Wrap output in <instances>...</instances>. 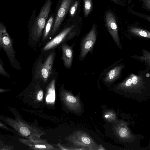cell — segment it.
<instances>
[{"label":"cell","instance_id":"1","mask_svg":"<svg viewBox=\"0 0 150 150\" xmlns=\"http://www.w3.org/2000/svg\"><path fill=\"white\" fill-rule=\"evenodd\" d=\"M116 93L140 102L150 99V70L147 68L137 74L131 73L121 82L113 85Z\"/></svg>","mask_w":150,"mask_h":150},{"label":"cell","instance_id":"2","mask_svg":"<svg viewBox=\"0 0 150 150\" xmlns=\"http://www.w3.org/2000/svg\"><path fill=\"white\" fill-rule=\"evenodd\" d=\"M10 110L14 115L15 119L1 115L0 119L13 128L19 135L26 139L36 140L40 139V136L45 134V132L23 120L15 110L12 108Z\"/></svg>","mask_w":150,"mask_h":150},{"label":"cell","instance_id":"3","mask_svg":"<svg viewBox=\"0 0 150 150\" xmlns=\"http://www.w3.org/2000/svg\"><path fill=\"white\" fill-rule=\"evenodd\" d=\"M59 95L61 101L67 110L78 115L83 113V105L80 98V94L75 96L71 91L62 88Z\"/></svg>","mask_w":150,"mask_h":150},{"label":"cell","instance_id":"4","mask_svg":"<svg viewBox=\"0 0 150 150\" xmlns=\"http://www.w3.org/2000/svg\"><path fill=\"white\" fill-rule=\"evenodd\" d=\"M124 59L123 58L119 60L105 69L99 77L100 78H101L104 85L109 89L121 76L122 71L125 65L120 63Z\"/></svg>","mask_w":150,"mask_h":150},{"label":"cell","instance_id":"5","mask_svg":"<svg viewBox=\"0 0 150 150\" xmlns=\"http://www.w3.org/2000/svg\"><path fill=\"white\" fill-rule=\"evenodd\" d=\"M65 139L75 146L83 147L87 150H97L99 146L88 134L82 130L74 132Z\"/></svg>","mask_w":150,"mask_h":150},{"label":"cell","instance_id":"6","mask_svg":"<svg viewBox=\"0 0 150 150\" xmlns=\"http://www.w3.org/2000/svg\"><path fill=\"white\" fill-rule=\"evenodd\" d=\"M113 130L114 133L120 141L125 143L130 144L131 148H135L134 143H136L137 135L133 134L128 126V123L122 120H118L116 123L113 124Z\"/></svg>","mask_w":150,"mask_h":150},{"label":"cell","instance_id":"7","mask_svg":"<svg viewBox=\"0 0 150 150\" xmlns=\"http://www.w3.org/2000/svg\"><path fill=\"white\" fill-rule=\"evenodd\" d=\"M51 0H46L41 9L33 25L31 35L33 39L37 40L42 35L52 6Z\"/></svg>","mask_w":150,"mask_h":150},{"label":"cell","instance_id":"8","mask_svg":"<svg viewBox=\"0 0 150 150\" xmlns=\"http://www.w3.org/2000/svg\"><path fill=\"white\" fill-rule=\"evenodd\" d=\"M97 36L96 27L95 25H93L90 31L83 36L81 40L79 56V62L83 61L89 52L92 54Z\"/></svg>","mask_w":150,"mask_h":150},{"label":"cell","instance_id":"9","mask_svg":"<svg viewBox=\"0 0 150 150\" xmlns=\"http://www.w3.org/2000/svg\"><path fill=\"white\" fill-rule=\"evenodd\" d=\"M74 25H72L64 28L46 45L43 50L46 51L52 49L63 42L70 40L77 36L78 35V33L74 29Z\"/></svg>","mask_w":150,"mask_h":150},{"label":"cell","instance_id":"10","mask_svg":"<svg viewBox=\"0 0 150 150\" xmlns=\"http://www.w3.org/2000/svg\"><path fill=\"white\" fill-rule=\"evenodd\" d=\"M0 46L5 51L12 64L16 62L12 40L4 24L0 23Z\"/></svg>","mask_w":150,"mask_h":150},{"label":"cell","instance_id":"11","mask_svg":"<svg viewBox=\"0 0 150 150\" xmlns=\"http://www.w3.org/2000/svg\"><path fill=\"white\" fill-rule=\"evenodd\" d=\"M105 18L106 27L109 33L118 47L122 50V47L119 35L118 27L114 16L111 12H108L106 14Z\"/></svg>","mask_w":150,"mask_h":150},{"label":"cell","instance_id":"12","mask_svg":"<svg viewBox=\"0 0 150 150\" xmlns=\"http://www.w3.org/2000/svg\"><path fill=\"white\" fill-rule=\"evenodd\" d=\"M73 0H63L57 11L51 35L57 31L70 7Z\"/></svg>","mask_w":150,"mask_h":150},{"label":"cell","instance_id":"13","mask_svg":"<svg viewBox=\"0 0 150 150\" xmlns=\"http://www.w3.org/2000/svg\"><path fill=\"white\" fill-rule=\"evenodd\" d=\"M19 141L28 146L31 149L35 150L59 149L50 144L46 140L39 139H19Z\"/></svg>","mask_w":150,"mask_h":150},{"label":"cell","instance_id":"14","mask_svg":"<svg viewBox=\"0 0 150 150\" xmlns=\"http://www.w3.org/2000/svg\"><path fill=\"white\" fill-rule=\"evenodd\" d=\"M54 54L51 52L47 57L38 71V74L43 81L46 82L52 74Z\"/></svg>","mask_w":150,"mask_h":150},{"label":"cell","instance_id":"15","mask_svg":"<svg viewBox=\"0 0 150 150\" xmlns=\"http://www.w3.org/2000/svg\"><path fill=\"white\" fill-rule=\"evenodd\" d=\"M75 43L69 46L67 44L63 43L62 45V59L65 67L69 69L71 67L74 56L73 47Z\"/></svg>","mask_w":150,"mask_h":150},{"label":"cell","instance_id":"16","mask_svg":"<svg viewBox=\"0 0 150 150\" xmlns=\"http://www.w3.org/2000/svg\"><path fill=\"white\" fill-rule=\"evenodd\" d=\"M128 33L132 36L136 38L150 39V32L138 27H131L128 30Z\"/></svg>","mask_w":150,"mask_h":150},{"label":"cell","instance_id":"17","mask_svg":"<svg viewBox=\"0 0 150 150\" xmlns=\"http://www.w3.org/2000/svg\"><path fill=\"white\" fill-rule=\"evenodd\" d=\"M142 55H132L131 57L143 62L146 67L150 66V52L142 49Z\"/></svg>","mask_w":150,"mask_h":150},{"label":"cell","instance_id":"18","mask_svg":"<svg viewBox=\"0 0 150 150\" xmlns=\"http://www.w3.org/2000/svg\"><path fill=\"white\" fill-rule=\"evenodd\" d=\"M103 117L107 122L113 124L116 123L118 120L115 112L112 109L105 110L103 112Z\"/></svg>","mask_w":150,"mask_h":150},{"label":"cell","instance_id":"19","mask_svg":"<svg viewBox=\"0 0 150 150\" xmlns=\"http://www.w3.org/2000/svg\"><path fill=\"white\" fill-rule=\"evenodd\" d=\"M53 20V16H52L47 21L44 31L42 38L43 41L45 40L48 37L52 26Z\"/></svg>","mask_w":150,"mask_h":150},{"label":"cell","instance_id":"20","mask_svg":"<svg viewBox=\"0 0 150 150\" xmlns=\"http://www.w3.org/2000/svg\"><path fill=\"white\" fill-rule=\"evenodd\" d=\"M92 7V0H83V9L84 15L87 17L90 13Z\"/></svg>","mask_w":150,"mask_h":150},{"label":"cell","instance_id":"21","mask_svg":"<svg viewBox=\"0 0 150 150\" xmlns=\"http://www.w3.org/2000/svg\"><path fill=\"white\" fill-rule=\"evenodd\" d=\"M0 74L1 75L6 76L9 78L10 77V76L4 68L2 64V62L1 59L0 60Z\"/></svg>","mask_w":150,"mask_h":150},{"label":"cell","instance_id":"22","mask_svg":"<svg viewBox=\"0 0 150 150\" xmlns=\"http://www.w3.org/2000/svg\"><path fill=\"white\" fill-rule=\"evenodd\" d=\"M78 1H76L70 9V13L72 16H74L76 12L78 7Z\"/></svg>","mask_w":150,"mask_h":150},{"label":"cell","instance_id":"23","mask_svg":"<svg viewBox=\"0 0 150 150\" xmlns=\"http://www.w3.org/2000/svg\"><path fill=\"white\" fill-rule=\"evenodd\" d=\"M43 91L42 90L39 91L37 94V98L38 100H41L43 98Z\"/></svg>","mask_w":150,"mask_h":150},{"label":"cell","instance_id":"24","mask_svg":"<svg viewBox=\"0 0 150 150\" xmlns=\"http://www.w3.org/2000/svg\"><path fill=\"white\" fill-rule=\"evenodd\" d=\"M145 6L150 10V0H142Z\"/></svg>","mask_w":150,"mask_h":150},{"label":"cell","instance_id":"25","mask_svg":"<svg viewBox=\"0 0 150 150\" xmlns=\"http://www.w3.org/2000/svg\"><path fill=\"white\" fill-rule=\"evenodd\" d=\"M98 150H104L106 149L101 144L99 145L97 149Z\"/></svg>","mask_w":150,"mask_h":150},{"label":"cell","instance_id":"26","mask_svg":"<svg viewBox=\"0 0 150 150\" xmlns=\"http://www.w3.org/2000/svg\"><path fill=\"white\" fill-rule=\"evenodd\" d=\"M146 17V19L150 22V16H147Z\"/></svg>","mask_w":150,"mask_h":150},{"label":"cell","instance_id":"27","mask_svg":"<svg viewBox=\"0 0 150 150\" xmlns=\"http://www.w3.org/2000/svg\"><path fill=\"white\" fill-rule=\"evenodd\" d=\"M146 68H147L149 70H150V66H146Z\"/></svg>","mask_w":150,"mask_h":150},{"label":"cell","instance_id":"28","mask_svg":"<svg viewBox=\"0 0 150 150\" xmlns=\"http://www.w3.org/2000/svg\"><path fill=\"white\" fill-rule=\"evenodd\" d=\"M148 148H150V142L149 143V145L148 147Z\"/></svg>","mask_w":150,"mask_h":150}]
</instances>
